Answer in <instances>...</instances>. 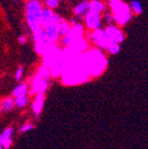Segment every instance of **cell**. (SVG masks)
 Masks as SVG:
<instances>
[{
    "label": "cell",
    "instance_id": "5bb4252c",
    "mask_svg": "<svg viewBox=\"0 0 148 149\" xmlns=\"http://www.w3.org/2000/svg\"><path fill=\"white\" fill-rule=\"evenodd\" d=\"M106 9V5L101 0H91L89 1V12L101 14Z\"/></svg>",
    "mask_w": 148,
    "mask_h": 149
},
{
    "label": "cell",
    "instance_id": "d6986e66",
    "mask_svg": "<svg viewBox=\"0 0 148 149\" xmlns=\"http://www.w3.org/2000/svg\"><path fill=\"white\" fill-rule=\"evenodd\" d=\"M106 50L109 52L110 54H112V55H116V54H118L119 52H120V45H118V44H110L109 46L107 47Z\"/></svg>",
    "mask_w": 148,
    "mask_h": 149
},
{
    "label": "cell",
    "instance_id": "ba28073f",
    "mask_svg": "<svg viewBox=\"0 0 148 149\" xmlns=\"http://www.w3.org/2000/svg\"><path fill=\"white\" fill-rule=\"evenodd\" d=\"M15 130L13 127H6L2 133L0 134V144L2 145L3 149L10 148L13 144V136H14Z\"/></svg>",
    "mask_w": 148,
    "mask_h": 149
},
{
    "label": "cell",
    "instance_id": "5b68a950",
    "mask_svg": "<svg viewBox=\"0 0 148 149\" xmlns=\"http://www.w3.org/2000/svg\"><path fill=\"white\" fill-rule=\"evenodd\" d=\"M62 20L63 19L60 18L57 21L52 22V23L42 27L44 29L45 33H46L49 42L51 45H55L59 40V38H60V36H59V29H60V23Z\"/></svg>",
    "mask_w": 148,
    "mask_h": 149
},
{
    "label": "cell",
    "instance_id": "7a4b0ae2",
    "mask_svg": "<svg viewBox=\"0 0 148 149\" xmlns=\"http://www.w3.org/2000/svg\"><path fill=\"white\" fill-rule=\"evenodd\" d=\"M110 12L113 16L114 22L120 26L125 25L132 19V10L130 6L122 0H110Z\"/></svg>",
    "mask_w": 148,
    "mask_h": 149
},
{
    "label": "cell",
    "instance_id": "ac0fdd59",
    "mask_svg": "<svg viewBox=\"0 0 148 149\" xmlns=\"http://www.w3.org/2000/svg\"><path fill=\"white\" fill-rule=\"evenodd\" d=\"M103 19H104L105 21V24L107 25V27L108 26H113L114 25V19H113V16H112L111 12L110 10H106L105 9L104 10V17H103Z\"/></svg>",
    "mask_w": 148,
    "mask_h": 149
},
{
    "label": "cell",
    "instance_id": "2e32d148",
    "mask_svg": "<svg viewBox=\"0 0 148 149\" xmlns=\"http://www.w3.org/2000/svg\"><path fill=\"white\" fill-rule=\"evenodd\" d=\"M130 8L132 10V13H134L136 15H141L143 13V7H142V4L140 3L139 0H133Z\"/></svg>",
    "mask_w": 148,
    "mask_h": 149
},
{
    "label": "cell",
    "instance_id": "7402d4cb",
    "mask_svg": "<svg viewBox=\"0 0 148 149\" xmlns=\"http://www.w3.org/2000/svg\"><path fill=\"white\" fill-rule=\"evenodd\" d=\"M23 74H24L23 68H21V66H20V68H17L16 74H15V79H16V81H17V82L21 81L22 77H23Z\"/></svg>",
    "mask_w": 148,
    "mask_h": 149
},
{
    "label": "cell",
    "instance_id": "cb8c5ba5",
    "mask_svg": "<svg viewBox=\"0 0 148 149\" xmlns=\"http://www.w3.org/2000/svg\"><path fill=\"white\" fill-rule=\"evenodd\" d=\"M0 149H3V147H2V145L0 144Z\"/></svg>",
    "mask_w": 148,
    "mask_h": 149
},
{
    "label": "cell",
    "instance_id": "44dd1931",
    "mask_svg": "<svg viewBox=\"0 0 148 149\" xmlns=\"http://www.w3.org/2000/svg\"><path fill=\"white\" fill-rule=\"evenodd\" d=\"M45 3H46V5L48 6L49 9H52V10H53L54 8H56V7L58 6L59 0H45Z\"/></svg>",
    "mask_w": 148,
    "mask_h": 149
},
{
    "label": "cell",
    "instance_id": "ffe728a7",
    "mask_svg": "<svg viewBox=\"0 0 148 149\" xmlns=\"http://www.w3.org/2000/svg\"><path fill=\"white\" fill-rule=\"evenodd\" d=\"M34 127H35L34 124H32L31 122H27V123H24L21 127L19 128V132H20V134H25L27 132H30V130H34Z\"/></svg>",
    "mask_w": 148,
    "mask_h": 149
},
{
    "label": "cell",
    "instance_id": "277c9868",
    "mask_svg": "<svg viewBox=\"0 0 148 149\" xmlns=\"http://www.w3.org/2000/svg\"><path fill=\"white\" fill-rule=\"evenodd\" d=\"M88 38H89L90 42H94V44L96 45L97 48H98L100 50H102V51L106 50L107 47L110 45L109 40H108V38H107L105 29L102 27L89 33V34H88Z\"/></svg>",
    "mask_w": 148,
    "mask_h": 149
},
{
    "label": "cell",
    "instance_id": "7c38bea8",
    "mask_svg": "<svg viewBox=\"0 0 148 149\" xmlns=\"http://www.w3.org/2000/svg\"><path fill=\"white\" fill-rule=\"evenodd\" d=\"M28 93H29L28 85L26 83H21V84H19L18 86L15 87L12 96L14 98H18V97H22V96L28 95Z\"/></svg>",
    "mask_w": 148,
    "mask_h": 149
},
{
    "label": "cell",
    "instance_id": "603a6c76",
    "mask_svg": "<svg viewBox=\"0 0 148 149\" xmlns=\"http://www.w3.org/2000/svg\"><path fill=\"white\" fill-rule=\"evenodd\" d=\"M27 42V37L25 35H21V36H19V44L21 45H25Z\"/></svg>",
    "mask_w": 148,
    "mask_h": 149
},
{
    "label": "cell",
    "instance_id": "8fae6325",
    "mask_svg": "<svg viewBox=\"0 0 148 149\" xmlns=\"http://www.w3.org/2000/svg\"><path fill=\"white\" fill-rule=\"evenodd\" d=\"M15 108L14 105V97L13 96H7L3 100H0V112L1 113H8Z\"/></svg>",
    "mask_w": 148,
    "mask_h": 149
},
{
    "label": "cell",
    "instance_id": "52a82bcc",
    "mask_svg": "<svg viewBox=\"0 0 148 149\" xmlns=\"http://www.w3.org/2000/svg\"><path fill=\"white\" fill-rule=\"evenodd\" d=\"M84 22L89 30L94 31L102 26V15L97 13L88 12L87 15L84 17Z\"/></svg>",
    "mask_w": 148,
    "mask_h": 149
},
{
    "label": "cell",
    "instance_id": "e0dca14e",
    "mask_svg": "<svg viewBox=\"0 0 148 149\" xmlns=\"http://www.w3.org/2000/svg\"><path fill=\"white\" fill-rule=\"evenodd\" d=\"M71 31V25L68 22H66L63 19L60 23V29H59V36H63V35L67 34Z\"/></svg>",
    "mask_w": 148,
    "mask_h": 149
},
{
    "label": "cell",
    "instance_id": "8992f818",
    "mask_svg": "<svg viewBox=\"0 0 148 149\" xmlns=\"http://www.w3.org/2000/svg\"><path fill=\"white\" fill-rule=\"evenodd\" d=\"M105 32H106L107 38L109 40L110 44H118L120 45L124 40V34L120 30V28L117 26H108L105 28Z\"/></svg>",
    "mask_w": 148,
    "mask_h": 149
},
{
    "label": "cell",
    "instance_id": "6da1fadb",
    "mask_svg": "<svg viewBox=\"0 0 148 149\" xmlns=\"http://www.w3.org/2000/svg\"><path fill=\"white\" fill-rule=\"evenodd\" d=\"M43 7L39 0H28L26 3L25 17L26 22L32 32L42 28L40 26V19H42Z\"/></svg>",
    "mask_w": 148,
    "mask_h": 149
},
{
    "label": "cell",
    "instance_id": "9a60e30c",
    "mask_svg": "<svg viewBox=\"0 0 148 149\" xmlns=\"http://www.w3.org/2000/svg\"><path fill=\"white\" fill-rule=\"evenodd\" d=\"M29 104V96H22V97L14 98V105L17 109H24Z\"/></svg>",
    "mask_w": 148,
    "mask_h": 149
},
{
    "label": "cell",
    "instance_id": "d4e9b609",
    "mask_svg": "<svg viewBox=\"0 0 148 149\" xmlns=\"http://www.w3.org/2000/svg\"><path fill=\"white\" fill-rule=\"evenodd\" d=\"M13 1H15V2H17V1H18V0H13Z\"/></svg>",
    "mask_w": 148,
    "mask_h": 149
},
{
    "label": "cell",
    "instance_id": "4fadbf2b",
    "mask_svg": "<svg viewBox=\"0 0 148 149\" xmlns=\"http://www.w3.org/2000/svg\"><path fill=\"white\" fill-rule=\"evenodd\" d=\"M89 12V1H83V2L79 3L74 8V14L76 17H85L87 13Z\"/></svg>",
    "mask_w": 148,
    "mask_h": 149
},
{
    "label": "cell",
    "instance_id": "9c48e42d",
    "mask_svg": "<svg viewBox=\"0 0 148 149\" xmlns=\"http://www.w3.org/2000/svg\"><path fill=\"white\" fill-rule=\"evenodd\" d=\"M61 17L58 16L56 13H54L52 9L49 8H43L42 12V19H40V26L44 27V26L48 25V24L52 23V22H55L57 20H59Z\"/></svg>",
    "mask_w": 148,
    "mask_h": 149
},
{
    "label": "cell",
    "instance_id": "3957f363",
    "mask_svg": "<svg viewBox=\"0 0 148 149\" xmlns=\"http://www.w3.org/2000/svg\"><path fill=\"white\" fill-rule=\"evenodd\" d=\"M49 68H47L46 66L43 65L42 68H39L37 74H35L34 79L31 84V91L30 94H37V93H45L48 88L49 82H48V77H49Z\"/></svg>",
    "mask_w": 148,
    "mask_h": 149
},
{
    "label": "cell",
    "instance_id": "30bf717a",
    "mask_svg": "<svg viewBox=\"0 0 148 149\" xmlns=\"http://www.w3.org/2000/svg\"><path fill=\"white\" fill-rule=\"evenodd\" d=\"M45 102V93H37L35 94L34 100L32 102V111L34 115L38 116L43 111Z\"/></svg>",
    "mask_w": 148,
    "mask_h": 149
}]
</instances>
